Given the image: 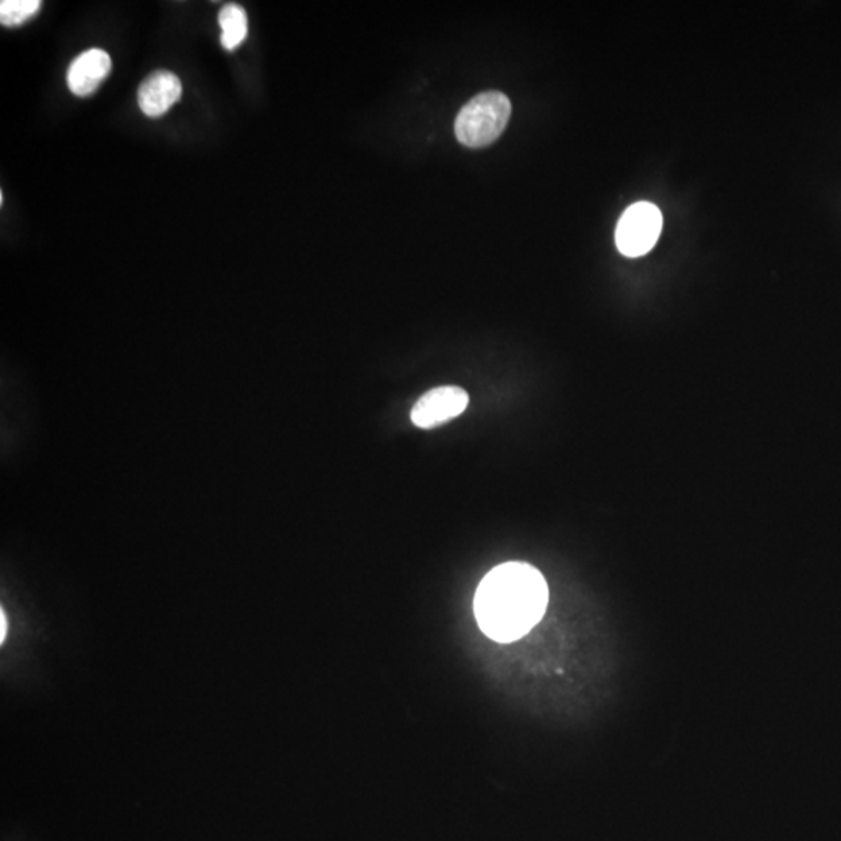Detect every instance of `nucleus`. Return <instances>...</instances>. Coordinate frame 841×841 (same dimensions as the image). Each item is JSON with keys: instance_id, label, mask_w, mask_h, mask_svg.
<instances>
[{"instance_id": "1", "label": "nucleus", "mask_w": 841, "mask_h": 841, "mask_svg": "<svg viewBox=\"0 0 841 841\" xmlns=\"http://www.w3.org/2000/svg\"><path fill=\"white\" fill-rule=\"evenodd\" d=\"M549 588L537 568L503 563L487 573L477 588L474 612L482 633L491 641L513 643L544 618Z\"/></svg>"}, {"instance_id": "2", "label": "nucleus", "mask_w": 841, "mask_h": 841, "mask_svg": "<svg viewBox=\"0 0 841 841\" xmlns=\"http://www.w3.org/2000/svg\"><path fill=\"white\" fill-rule=\"evenodd\" d=\"M510 116L509 97L499 91L482 92L469 100L457 116V139L469 149L491 146L509 126Z\"/></svg>"}, {"instance_id": "3", "label": "nucleus", "mask_w": 841, "mask_h": 841, "mask_svg": "<svg viewBox=\"0 0 841 841\" xmlns=\"http://www.w3.org/2000/svg\"><path fill=\"white\" fill-rule=\"evenodd\" d=\"M661 211L651 203H635L627 209L615 231L620 253L638 258L649 253L661 234Z\"/></svg>"}, {"instance_id": "4", "label": "nucleus", "mask_w": 841, "mask_h": 841, "mask_svg": "<svg viewBox=\"0 0 841 841\" xmlns=\"http://www.w3.org/2000/svg\"><path fill=\"white\" fill-rule=\"evenodd\" d=\"M469 394L460 387L444 386L428 391L414 404L410 418L417 428L432 429L460 417L467 410Z\"/></svg>"}, {"instance_id": "5", "label": "nucleus", "mask_w": 841, "mask_h": 841, "mask_svg": "<svg viewBox=\"0 0 841 841\" xmlns=\"http://www.w3.org/2000/svg\"><path fill=\"white\" fill-rule=\"evenodd\" d=\"M183 96V84L176 73L157 71L147 77L139 87L138 102L143 114L161 118Z\"/></svg>"}, {"instance_id": "6", "label": "nucleus", "mask_w": 841, "mask_h": 841, "mask_svg": "<svg viewBox=\"0 0 841 841\" xmlns=\"http://www.w3.org/2000/svg\"><path fill=\"white\" fill-rule=\"evenodd\" d=\"M111 68V57L104 50H87L69 66L68 87L77 97L94 94L97 88L110 76Z\"/></svg>"}, {"instance_id": "7", "label": "nucleus", "mask_w": 841, "mask_h": 841, "mask_svg": "<svg viewBox=\"0 0 841 841\" xmlns=\"http://www.w3.org/2000/svg\"><path fill=\"white\" fill-rule=\"evenodd\" d=\"M219 24L222 27L223 49L236 50L243 44L248 37V17L243 7L238 3H227L219 13Z\"/></svg>"}, {"instance_id": "8", "label": "nucleus", "mask_w": 841, "mask_h": 841, "mask_svg": "<svg viewBox=\"0 0 841 841\" xmlns=\"http://www.w3.org/2000/svg\"><path fill=\"white\" fill-rule=\"evenodd\" d=\"M40 9V0H2L0 2V22L7 27L21 26L32 19Z\"/></svg>"}, {"instance_id": "9", "label": "nucleus", "mask_w": 841, "mask_h": 841, "mask_svg": "<svg viewBox=\"0 0 841 841\" xmlns=\"http://www.w3.org/2000/svg\"><path fill=\"white\" fill-rule=\"evenodd\" d=\"M7 630H9V623H7L6 612L0 611V642L2 643L6 641Z\"/></svg>"}]
</instances>
